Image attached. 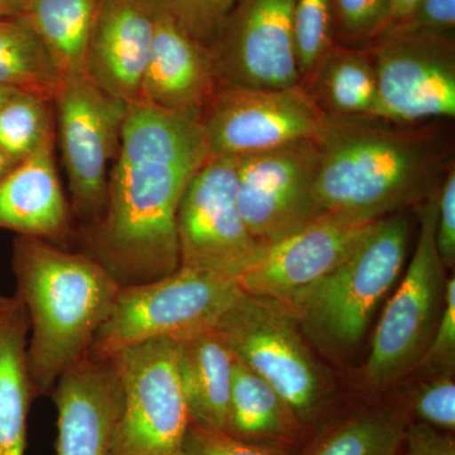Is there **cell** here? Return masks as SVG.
<instances>
[{"label": "cell", "instance_id": "1", "mask_svg": "<svg viewBox=\"0 0 455 455\" xmlns=\"http://www.w3.org/2000/svg\"><path fill=\"white\" fill-rule=\"evenodd\" d=\"M209 157L200 114L142 100L128 106L106 209L88 228L89 254L122 286L149 283L180 267V199Z\"/></svg>", "mask_w": 455, "mask_h": 455}, {"label": "cell", "instance_id": "2", "mask_svg": "<svg viewBox=\"0 0 455 455\" xmlns=\"http://www.w3.org/2000/svg\"><path fill=\"white\" fill-rule=\"evenodd\" d=\"M315 199L323 214L373 221L420 205L454 164L451 132L436 123L323 114Z\"/></svg>", "mask_w": 455, "mask_h": 455}, {"label": "cell", "instance_id": "3", "mask_svg": "<svg viewBox=\"0 0 455 455\" xmlns=\"http://www.w3.org/2000/svg\"><path fill=\"white\" fill-rule=\"evenodd\" d=\"M12 266L31 331L32 394L51 395L62 373L89 355L122 284L92 254L68 252L36 236H17Z\"/></svg>", "mask_w": 455, "mask_h": 455}, {"label": "cell", "instance_id": "4", "mask_svg": "<svg viewBox=\"0 0 455 455\" xmlns=\"http://www.w3.org/2000/svg\"><path fill=\"white\" fill-rule=\"evenodd\" d=\"M410 230L403 212L377 220L348 259L287 302L323 348L348 352L364 337L377 305L403 267Z\"/></svg>", "mask_w": 455, "mask_h": 455}, {"label": "cell", "instance_id": "5", "mask_svg": "<svg viewBox=\"0 0 455 455\" xmlns=\"http://www.w3.org/2000/svg\"><path fill=\"white\" fill-rule=\"evenodd\" d=\"M242 292L230 278L182 266L157 280L122 286L89 353L110 357L142 341L211 331Z\"/></svg>", "mask_w": 455, "mask_h": 455}, {"label": "cell", "instance_id": "6", "mask_svg": "<svg viewBox=\"0 0 455 455\" xmlns=\"http://www.w3.org/2000/svg\"><path fill=\"white\" fill-rule=\"evenodd\" d=\"M299 326L283 302L243 291L212 331L280 394L293 414L309 415L324 385Z\"/></svg>", "mask_w": 455, "mask_h": 455}, {"label": "cell", "instance_id": "7", "mask_svg": "<svg viewBox=\"0 0 455 455\" xmlns=\"http://www.w3.org/2000/svg\"><path fill=\"white\" fill-rule=\"evenodd\" d=\"M438 190L421 203L414 256L374 331L366 376L376 387L391 385L420 363L442 313L447 280L435 244Z\"/></svg>", "mask_w": 455, "mask_h": 455}, {"label": "cell", "instance_id": "8", "mask_svg": "<svg viewBox=\"0 0 455 455\" xmlns=\"http://www.w3.org/2000/svg\"><path fill=\"white\" fill-rule=\"evenodd\" d=\"M122 386L116 455H180L190 425L178 343L142 341L114 353Z\"/></svg>", "mask_w": 455, "mask_h": 455}, {"label": "cell", "instance_id": "9", "mask_svg": "<svg viewBox=\"0 0 455 455\" xmlns=\"http://www.w3.org/2000/svg\"><path fill=\"white\" fill-rule=\"evenodd\" d=\"M52 104L73 209L90 227L106 209L110 164L130 104L107 94L86 74L62 79Z\"/></svg>", "mask_w": 455, "mask_h": 455}, {"label": "cell", "instance_id": "10", "mask_svg": "<svg viewBox=\"0 0 455 455\" xmlns=\"http://www.w3.org/2000/svg\"><path fill=\"white\" fill-rule=\"evenodd\" d=\"M180 266L230 278L252 267L265 245L259 244L239 211L236 158L211 157L194 173L180 199Z\"/></svg>", "mask_w": 455, "mask_h": 455}, {"label": "cell", "instance_id": "11", "mask_svg": "<svg viewBox=\"0 0 455 455\" xmlns=\"http://www.w3.org/2000/svg\"><path fill=\"white\" fill-rule=\"evenodd\" d=\"M364 50L376 74L373 116L403 124L455 118V38L385 31Z\"/></svg>", "mask_w": 455, "mask_h": 455}, {"label": "cell", "instance_id": "12", "mask_svg": "<svg viewBox=\"0 0 455 455\" xmlns=\"http://www.w3.org/2000/svg\"><path fill=\"white\" fill-rule=\"evenodd\" d=\"M322 119L301 83L284 89L220 84L202 113L209 154L232 158L315 140Z\"/></svg>", "mask_w": 455, "mask_h": 455}, {"label": "cell", "instance_id": "13", "mask_svg": "<svg viewBox=\"0 0 455 455\" xmlns=\"http://www.w3.org/2000/svg\"><path fill=\"white\" fill-rule=\"evenodd\" d=\"M319 163L314 140L236 158L239 211L259 244L276 243L323 215L315 199Z\"/></svg>", "mask_w": 455, "mask_h": 455}, {"label": "cell", "instance_id": "14", "mask_svg": "<svg viewBox=\"0 0 455 455\" xmlns=\"http://www.w3.org/2000/svg\"><path fill=\"white\" fill-rule=\"evenodd\" d=\"M296 0H239L212 47L220 84L284 89L301 83L293 44Z\"/></svg>", "mask_w": 455, "mask_h": 455}, {"label": "cell", "instance_id": "15", "mask_svg": "<svg viewBox=\"0 0 455 455\" xmlns=\"http://www.w3.org/2000/svg\"><path fill=\"white\" fill-rule=\"evenodd\" d=\"M376 223L325 212L299 232L266 245L238 284L245 292L287 304L348 259Z\"/></svg>", "mask_w": 455, "mask_h": 455}, {"label": "cell", "instance_id": "16", "mask_svg": "<svg viewBox=\"0 0 455 455\" xmlns=\"http://www.w3.org/2000/svg\"><path fill=\"white\" fill-rule=\"evenodd\" d=\"M59 455H116L122 386L113 357L89 353L62 373L52 392Z\"/></svg>", "mask_w": 455, "mask_h": 455}, {"label": "cell", "instance_id": "17", "mask_svg": "<svg viewBox=\"0 0 455 455\" xmlns=\"http://www.w3.org/2000/svg\"><path fill=\"white\" fill-rule=\"evenodd\" d=\"M154 35L149 0H100L86 49V76L107 94L136 103Z\"/></svg>", "mask_w": 455, "mask_h": 455}, {"label": "cell", "instance_id": "18", "mask_svg": "<svg viewBox=\"0 0 455 455\" xmlns=\"http://www.w3.org/2000/svg\"><path fill=\"white\" fill-rule=\"evenodd\" d=\"M152 7L155 35L140 100L161 109L202 116L220 86L212 51L161 9Z\"/></svg>", "mask_w": 455, "mask_h": 455}, {"label": "cell", "instance_id": "19", "mask_svg": "<svg viewBox=\"0 0 455 455\" xmlns=\"http://www.w3.org/2000/svg\"><path fill=\"white\" fill-rule=\"evenodd\" d=\"M56 131L0 180V228L53 241L68 235V208L55 161Z\"/></svg>", "mask_w": 455, "mask_h": 455}, {"label": "cell", "instance_id": "20", "mask_svg": "<svg viewBox=\"0 0 455 455\" xmlns=\"http://www.w3.org/2000/svg\"><path fill=\"white\" fill-rule=\"evenodd\" d=\"M178 343V367L190 423L227 431L235 355L214 331Z\"/></svg>", "mask_w": 455, "mask_h": 455}, {"label": "cell", "instance_id": "21", "mask_svg": "<svg viewBox=\"0 0 455 455\" xmlns=\"http://www.w3.org/2000/svg\"><path fill=\"white\" fill-rule=\"evenodd\" d=\"M16 304L0 317V455H23L29 400V322L25 305Z\"/></svg>", "mask_w": 455, "mask_h": 455}, {"label": "cell", "instance_id": "22", "mask_svg": "<svg viewBox=\"0 0 455 455\" xmlns=\"http://www.w3.org/2000/svg\"><path fill=\"white\" fill-rule=\"evenodd\" d=\"M301 85L323 114L373 116L376 112V74L364 49L335 44Z\"/></svg>", "mask_w": 455, "mask_h": 455}, {"label": "cell", "instance_id": "23", "mask_svg": "<svg viewBox=\"0 0 455 455\" xmlns=\"http://www.w3.org/2000/svg\"><path fill=\"white\" fill-rule=\"evenodd\" d=\"M100 0H27L20 14L40 38L61 80L85 74L90 33Z\"/></svg>", "mask_w": 455, "mask_h": 455}, {"label": "cell", "instance_id": "24", "mask_svg": "<svg viewBox=\"0 0 455 455\" xmlns=\"http://www.w3.org/2000/svg\"><path fill=\"white\" fill-rule=\"evenodd\" d=\"M61 76L22 16L0 20V86L52 101Z\"/></svg>", "mask_w": 455, "mask_h": 455}, {"label": "cell", "instance_id": "25", "mask_svg": "<svg viewBox=\"0 0 455 455\" xmlns=\"http://www.w3.org/2000/svg\"><path fill=\"white\" fill-rule=\"evenodd\" d=\"M292 412L267 381L235 358L228 433L269 435L283 433Z\"/></svg>", "mask_w": 455, "mask_h": 455}, {"label": "cell", "instance_id": "26", "mask_svg": "<svg viewBox=\"0 0 455 455\" xmlns=\"http://www.w3.org/2000/svg\"><path fill=\"white\" fill-rule=\"evenodd\" d=\"M52 101L14 92L0 106V151L13 164H20L55 132Z\"/></svg>", "mask_w": 455, "mask_h": 455}, {"label": "cell", "instance_id": "27", "mask_svg": "<svg viewBox=\"0 0 455 455\" xmlns=\"http://www.w3.org/2000/svg\"><path fill=\"white\" fill-rule=\"evenodd\" d=\"M405 425L390 411L359 415L326 436L311 455H396Z\"/></svg>", "mask_w": 455, "mask_h": 455}, {"label": "cell", "instance_id": "28", "mask_svg": "<svg viewBox=\"0 0 455 455\" xmlns=\"http://www.w3.org/2000/svg\"><path fill=\"white\" fill-rule=\"evenodd\" d=\"M293 44L302 82L337 44L331 0H296Z\"/></svg>", "mask_w": 455, "mask_h": 455}, {"label": "cell", "instance_id": "29", "mask_svg": "<svg viewBox=\"0 0 455 455\" xmlns=\"http://www.w3.org/2000/svg\"><path fill=\"white\" fill-rule=\"evenodd\" d=\"M335 42L364 49L388 25L390 0H331Z\"/></svg>", "mask_w": 455, "mask_h": 455}, {"label": "cell", "instance_id": "30", "mask_svg": "<svg viewBox=\"0 0 455 455\" xmlns=\"http://www.w3.org/2000/svg\"><path fill=\"white\" fill-rule=\"evenodd\" d=\"M196 40L212 49L239 0H149Z\"/></svg>", "mask_w": 455, "mask_h": 455}, {"label": "cell", "instance_id": "31", "mask_svg": "<svg viewBox=\"0 0 455 455\" xmlns=\"http://www.w3.org/2000/svg\"><path fill=\"white\" fill-rule=\"evenodd\" d=\"M385 31L454 38L455 0H418L403 22Z\"/></svg>", "mask_w": 455, "mask_h": 455}, {"label": "cell", "instance_id": "32", "mask_svg": "<svg viewBox=\"0 0 455 455\" xmlns=\"http://www.w3.org/2000/svg\"><path fill=\"white\" fill-rule=\"evenodd\" d=\"M180 455H277L236 439L227 431L208 430L188 425Z\"/></svg>", "mask_w": 455, "mask_h": 455}, {"label": "cell", "instance_id": "33", "mask_svg": "<svg viewBox=\"0 0 455 455\" xmlns=\"http://www.w3.org/2000/svg\"><path fill=\"white\" fill-rule=\"evenodd\" d=\"M415 411L427 423L453 430L455 427V385L451 379H438L424 385L415 397Z\"/></svg>", "mask_w": 455, "mask_h": 455}, {"label": "cell", "instance_id": "34", "mask_svg": "<svg viewBox=\"0 0 455 455\" xmlns=\"http://www.w3.org/2000/svg\"><path fill=\"white\" fill-rule=\"evenodd\" d=\"M455 357V280L445 283L444 301L429 347L421 358L427 366H453Z\"/></svg>", "mask_w": 455, "mask_h": 455}, {"label": "cell", "instance_id": "35", "mask_svg": "<svg viewBox=\"0 0 455 455\" xmlns=\"http://www.w3.org/2000/svg\"><path fill=\"white\" fill-rule=\"evenodd\" d=\"M435 244L445 267L455 262V169L448 170L438 190L436 206Z\"/></svg>", "mask_w": 455, "mask_h": 455}, {"label": "cell", "instance_id": "36", "mask_svg": "<svg viewBox=\"0 0 455 455\" xmlns=\"http://www.w3.org/2000/svg\"><path fill=\"white\" fill-rule=\"evenodd\" d=\"M403 455H455V449L451 439L418 430L412 435L411 445Z\"/></svg>", "mask_w": 455, "mask_h": 455}, {"label": "cell", "instance_id": "37", "mask_svg": "<svg viewBox=\"0 0 455 455\" xmlns=\"http://www.w3.org/2000/svg\"><path fill=\"white\" fill-rule=\"evenodd\" d=\"M416 3L418 0H390V18H388V25L386 28L403 22L411 13Z\"/></svg>", "mask_w": 455, "mask_h": 455}, {"label": "cell", "instance_id": "38", "mask_svg": "<svg viewBox=\"0 0 455 455\" xmlns=\"http://www.w3.org/2000/svg\"><path fill=\"white\" fill-rule=\"evenodd\" d=\"M27 0H0V20L20 16Z\"/></svg>", "mask_w": 455, "mask_h": 455}, {"label": "cell", "instance_id": "39", "mask_svg": "<svg viewBox=\"0 0 455 455\" xmlns=\"http://www.w3.org/2000/svg\"><path fill=\"white\" fill-rule=\"evenodd\" d=\"M14 166H16V164L12 163L4 152L0 151V180L4 178Z\"/></svg>", "mask_w": 455, "mask_h": 455}, {"label": "cell", "instance_id": "40", "mask_svg": "<svg viewBox=\"0 0 455 455\" xmlns=\"http://www.w3.org/2000/svg\"><path fill=\"white\" fill-rule=\"evenodd\" d=\"M16 301V296L14 298H5V296L0 295V317L5 315L14 307Z\"/></svg>", "mask_w": 455, "mask_h": 455}, {"label": "cell", "instance_id": "41", "mask_svg": "<svg viewBox=\"0 0 455 455\" xmlns=\"http://www.w3.org/2000/svg\"><path fill=\"white\" fill-rule=\"evenodd\" d=\"M17 92V90H13L11 88H5V86H0V106L4 103L5 100L9 97H11L12 92Z\"/></svg>", "mask_w": 455, "mask_h": 455}]
</instances>
